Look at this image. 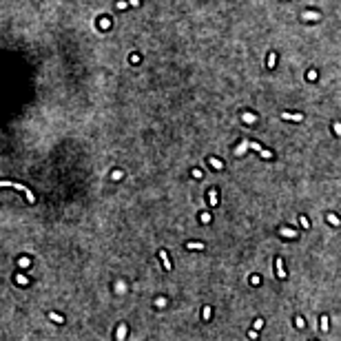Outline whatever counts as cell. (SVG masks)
I'll use <instances>...</instances> for the list:
<instances>
[{
	"label": "cell",
	"mask_w": 341,
	"mask_h": 341,
	"mask_svg": "<svg viewBox=\"0 0 341 341\" xmlns=\"http://www.w3.org/2000/svg\"><path fill=\"white\" fill-rule=\"evenodd\" d=\"M2 186H11V188H18V191H22V193H25V195H27V202H31V204H33V202H36V197H33V193L29 191V188H25V186H22V184H11V182H2Z\"/></svg>",
	"instance_id": "obj_1"
},
{
	"label": "cell",
	"mask_w": 341,
	"mask_h": 341,
	"mask_svg": "<svg viewBox=\"0 0 341 341\" xmlns=\"http://www.w3.org/2000/svg\"><path fill=\"white\" fill-rule=\"evenodd\" d=\"M248 149H255L257 153H261V155H264L266 159H270V157H273V153H270V151H266V149H261L257 142H248Z\"/></svg>",
	"instance_id": "obj_2"
},
{
	"label": "cell",
	"mask_w": 341,
	"mask_h": 341,
	"mask_svg": "<svg viewBox=\"0 0 341 341\" xmlns=\"http://www.w3.org/2000/svg\"><path fill=\"white\" fill-rule=\"evenodd\" d=\"M281 117L283 120H295V122H301V120H303L301 113H281Z\"/></svg>",
	"instance_id": "obj_3"
},
{
	"label": "cell",
	"mask_w": 341,
	"mask_h": 341,
	"mask_svg": "<svg viewBox=\"0 0 341 341\" xmlns=\"http://www.w3.org/2000/svg\"><path fill=\"white\" fill-rule=\"evenodd\" d=\"M275 266H277V275H279V277H281V279H283V277H286V270H283V268H281V259H279V257L275 259Z\"/></svg>",
	"instance_id": "obj_4"
},
{
	"label": "cell",
	"mask_w": 341,
	"mask_h": 341,
	"mask_svg": "<svg viewBox=\"0 0 341 341\" xmlns=\"http://www.w3.org/2000/svg\"><path fill=\"white\" fill-rule=\"evenodd\" d=\"M186 248H191V250H202V248H204V244H202V241H188V244H186Z\"/></svg>",
	"instance_id": "obj_5"
},
{
	"label": "cell",
	"mask_w": 341,
	"mask_h": 341,
	"mask_svg": "<svg viewBox=\"0 0 341 341\" xmlns=\"http://www.w3.org/2000/svg\"><path fill=\"white\" fill-rule=\"evenodd\" d=\"M124 337H126V326L122 324V326H120V328H117V334H115V339H117V341H122V339H124Z\"/></svg>",
	"instance_id": "obj_6"
},
{
	"label": "cell",
	"mask_w": 341,
	"mask_h": 341,
	"mask_svg": "<svg viewBox=\"0 0 341 341\" xmlns=\"http://www.w3.org/2000/svg\"><path fill=\"white\" fill-rule=\"evenodd\" d=\"M159 257H162V261H164V268H171V261H168V255H166V250H159Z\"/></svg>",
	"instance_id": "obj_7"
},
{
	"label": "cell",
	"mask_w": 341,
	"mask_h": 341,
	"mask_svg": "<svg viewBox=\"0 0 341 341\" xmlns=\"http://www.w3.org/2000/svg\"><path fill=\"white\" fill-rule=\"evenodd\" d=\"M303 20H319V13H317V11H306V13H303Z\"/></svg>",
	"instance_id": "obj_8"
},
{
	"label": "cell",
	"mask_w": 341,
	"mask_h": 341,
	"mask_svg": "<svg viewBox=\"0 0 341 341\" xmlns=\"http://www.w3.org/2000/svg\"><path fill=\"white\" fill-rule=\"evenodd\" d=\"M328 222H330L332 226H339V224H341V222H339V217H337V215H332V213H328Z\"/></svg>",
	"instance_id": "obj_9"
},
{
	"label": "cell",
	"mask_w": 341,
	"mask_h": 341,
	"mask_svg": "<svg viewBox=\"0 0 341 341\" xmlns=\"http://www.w3.org/2000/svg\"><path fill=\"white\" fill-rule=\"evenodd\" d=\"M49 319H51V321H56V324H62V321H64V319H62L60 315H56V312H49Z\"/></svg>",
	"instance_id": "obj_10"
},
{
	"label": "cell",
	"mask_w": 341,
	"mask_h": 341,
	"mask_svg": "<svg viewBox=\"0 0 341 341\" xmlns=\"http://www.w3.org/2000/svg\"><path fill=\"white\" fill-rule=\"evenodd\" d=\"M275 62H277V56H275V53H270V56H268V67L275 69Z\"/></svg>",
	"instance_id": "obj_11"
},
{
	"label": "cell",
	"mask_w": 341,
	"mask_h": 341,
	"mask_svg": "<svg viewBox=\"0 0 341 341\" xmlns=\"http://www.w3.org/2000/svg\"><path fill=\"white\" fill-rule=\"evenodd\" d=\"M328 326H330V321H328V315L321 317V330H328Z\"/></svg>",
	"instance_id": "obj_12"
},
{
	"label": "cell",
	"mask_w": 341,
	"mask_h": 341,
	"mask_svg": "<svg viewBox=\"0 0 341 341\" xmlns=\"http://www.w3.org/2000/svg\"><path fill=\"white\" fill-rule=\"evenodd\" d=\"M281 233L286 235V237H295V235H297L295 230H290V228H281Z\"/></svg>",
	"instance_id": "obj_13"
},
{
	"label": "cell",
	"mask_w": 341,
	"mask_h": 341,
	"mask_svg": "<svg viewBox=\"0 0 341 341\" xmlns=\"http://www.w3.org/2000/svg\"><path fill=\"white\" fill-rule=\"evenodd\" d=\"M18 264H20V266H22V268H27V266H29V264H31V261H29V257H22V259H20V261H18Z\"/></svg>",
	"instance_id": "obj_14"
},
{
	"label": "cell",
	"mask_w": 341,
	"mask_h": 341,
	"mask_svg": "<svg viewBox=\"0 0 341 341\" xmlns=\"http://www.w3.org/2000/svg\"><path fill=\"white\" fill-rule=\"evenodd\" d=\"M202 317H204V321H208V319H210V308H204V312H202Z\"/></svg>",
	"instance_id": "obj_15"
},
{
	"label": "cell",
	"mask_w": 341,
	"mask_h": 341,
	"mask_svg": "<svg viewBox=\"0 0 341 341\" xmlns=\"http://www.w3.org/2000/svg\"><path fill=\"white\" fill-rule=\"evenodd\" d=\"M208 195H210V204H217V193H215V191H210Z\"/></svg>",
	"instance_id": "obj_16"
},
{
	"label": "cell",
	"mask_w": 341,
	"mask_h": 341,
	"mask_svg": "<svg viewBox=\"0 0 341 341\" xmlns=\"http://www.w3.org/2000/svg\"><path fill=\"white\" fill-rule=\"evenodd\" d=\"M261 326H264V321H261V319H257V321H255V324H253V330H259V328H261Z\"/></svg>",
	"instance_id": "obj_17"
},
{
	"label": "cell",
	"mask_w": 341,
	"mask_h": 341,
	"mask_svg": "<svg viewBox=\"0 0 341 341\" xmlns=\"http://www.w3.org/2000/svg\"><path fill=\"white\" fill-rule=\"evenodd\" d=\"M259 281H261V279H259L257 275H255V277H250V283H253V286H259Z\"/></svg>",
	"instance_id": "obj_18"
},
{
	"label": "cell",
	"mask_w": 341,
	"mask_h": 341,
	"mask_svg": "<svg viewBox=\"0 0 341 341\" xmlns=\"http://www.w3.org/2000/svg\"><path fill=\"white\" fill-rule=\"evenodd\" d=\"M299 222H301V226H303V228H308V226H310V222H308L306 217H299Z\"/></svg>",
	"instance_id": "obj_19"
},
{
	"label": "cell",
	"mask_w": 341,
	"mask_h": 341,
	"mask_svg": "<svg viewBox=\"0 0 341 341\" xmlns=\"http://www.w3.org/2000/svg\"><path fill=\"white\" fill-rule=\"evenodd\" d=\"M210 164H213L215 168H222V162H219V159H210Z\"/></svg>",
	"instance_id": "obj_20"
},
{
	"label": "cell",
	"mask_w": 341,
	"mask_h": 341,
	"mask_svg": "<svg viewBox=\"0 0 341 341\" xmlns=\"http://www.w3.org/2000/svg\"><path fill=\"white\" fill-rule=\"evenodd\" d=\"M244 120H246V122H255V115H250V113H246V115H244Z\"/></svg>",
	"instance_id": "obj_21"
},
{
	"label": "cell",
	"mask_w": 341,
	"mask_h": 341,
	"mask_svg": "<svg viewBox=\"0 0 341 341\" xmlns=\"http://www.w3.org/2000/svg\"><path fill=\"white\" fill-rule=\"evenodd\" d=\"M334 133L341 135V124H339V122H334Z\"/></svg>",
	"instance_id": "obj_22"
},
{
	"label": "cell",
	"mask_w": 341,
	"mask_h": 341,
	"mask_svg": "<svg viewBox=\"0 0 341 341\" xmlns=\"http://www.w3.org/2000/svg\"><path fill=\"white\" fill-rule=\"evenodd\" d=\"M115 7H117V9H126V7H129V2H117Z\"/></svg>",
	"instance_id": "obj_23"
},
{
	"label": "cell",
	"mask_w": 341,
	"mask_h": 341,
	"mask_svg": "<svg viewBox=\"0 0 341 341\" xmlns=\"http://www.w3.org/2000/svg\"><path fill=\"white\" fill-rule=\"evenodd\" d=\"M111 177H113V180H120V177H122V173H120V171H113V175H111Z\"/></svg>",
	"instance_id": "obj_24"
},
{
	"label": "cell",
	"mask_w": 341,
	"mask_h": 341,
	"mask_svg": "<svg viewBox=\"0 0 341 341\" xmlns=\"http://www.w3.org/2000/svg\"><path fill=\"white\" fill-rule=\"evenodd\" d=\"M202 222H210V215H208V213H202Z\"/></svg>",
	"instance_id": "obj_25"
},
{
	"label": "cell",
	"mask_w": 341,
	"mask_h": 341,
	"mask_svg": "<svg viewBox=\"0 0 341 341\" xmlns=\"http://www.w3.org/2000/svg\"><path fill=\"white\" fill-rule=\"evenodd\" d=\"M16 281H18V283H27V279L22 277V275H18V277H16Z\"/></svg>",
	"instance_id": "obj_26"
},
{
	"label": "cell",
	"mask_w": 341,
	"mask_h": 341,
	"mask_svg": "<svg viewBox=\"0 0 341 341\" xmlns=\"http://www.w3.org/2000/svg\"><path fill=\"white\" fill-rule=\"evenodd\" d=\"M295 321H297V326H299V328H303V324H306V321H303V319H301V317H297V319H295Z\"/></svg>",
	"instance_id": "obj_27"
},
{
	"label": "cell",
	"mask_w": 341,
	"mask_h": 341,
	"mask_svg": "<svg viewBox=\"0 0 341 341\" xmlns=\"http://www.w3.org/2000/svg\"><path fill=\"white\" fill-rule=\"evenodd\" d=\"M126 2H129L131 7H137V5H140V0H126Z\"/></svg>",
	"instance_id": "obj_28"
}]
</instances>
